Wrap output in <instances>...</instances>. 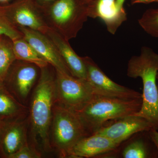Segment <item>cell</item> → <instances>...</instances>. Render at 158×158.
<instances>
[{
    "label": "cell",
    "instance_id": "obj_32",
    "mask_svg": "<svg viewBox=\"0 0 158 158\" xmlns=\"http://www.w3.org/2000/svg\"></svg>",
    "mask_w": 158,
    "mask_h": 158
},
{
    "label": "cell",
    "instance_id": "obj_25",
    "mask_svg": "<svg viewBox=\"0 0 158 158\" xmlns=\"http://www.w3.org/2000/svg\"><path fill=\"white\" fill-rule=\"evenodd\" d=\"M40 8H45L49 6L56 0H33Z\"/></svg>",
    "mask_w": 158,
    "mask_h": 158
},
{
    "label": "cell",
    "instance_id": "obj_6",
    "mask_svg": "<svg viewBox=\"0 0 158 158\" xmlns=\"http://www.w3.org/2000/svg\"><path fill=\"white\" fill-rule=\"evenodd\" d=\"M55 71L56 104L75 112L81 110L94 95L89 83L70 74Z\"/></svg>",
    "mask_w": 158,
    "mask_h": 158
},
{
    "label": "cell",
    "instance_id": "obj_23",
    "mask_svg": "<svg viewBox=\"0 0 158 158\" xmlns=\"http://www.w3.org/2000/svg\"><path fill=\"white\" fill-rule=\"evenodd\" d=\"M150 137L155 144L158 151V131L154 128H152L148 131Z\"/></svg>",
    "mask_w": 158,
    "mask_h": 158
},
{
    "label": "cell",
    "instance_id": "obj_16",
    "mask_svg": "<svg viewBox=\"0 0 158 158\" xmlns=\"http://www.w3.org/2000/svg\"><path fill=\"white\" fill-rule=\"evenodd\" d=\"M28 109L5 87L0 88V119L5 121L25 118Z\"/></svg>",
    "mask_w": 158,
    "mask_h": 158
},
{
    "label": "cell",
    "instance_id": "obj_9",
    "mask_svg": "<svg viewBox=\"0 0 158 158\" xmlns=\"http://www.w3.org/2000/svg\"><path fill=\"white\" fill-rule=\"evenodd\" d=\"M9 22L16 27H26L45 34L49 28L41 8L33 0H16L10 6L2 8Z\"/></svg>",
    "mask_w": 158,
    "mask_h": 158
},
{
    "label": "cell",
    "instance_id": "obj_5",
    "mask_svg": "<svg viewBox=\"0 0 158 158\" xmlns=\"http://www.w3.org/2000/svg\"><path fill=\"white\" fill-rule=\"evenodd\" d=\"M89 135L75 112L55 104L51 127V143L59 157L68 158L74 146Z\"/></svg>",
    "mask_w": 158,
    "mask_h": 158
},
{
    "label": "cell",
    "instance_id": "obj_10",
    "mask_svg": "<svg viewBox=\"0 0 158 158\" xmlns=\"http://www.w3.org/2000/svg\"><path fill=\"white\" fill-rule=\"evenodd\" d=\"M152 128H153L152 125L145 118L133 114L116 119L115 122L102 127L94 134L107 137L120 145L133 135L148 131Z\"/></svg>",
    "mask_w": 158,
    "mask_h": 158
},
{
    "label": "cell",
    "instance_id": "obj_21",
    "mask_svg": "<svg viewBox=\"0 0 158 158\" xmlns=\"http://www.w3.org/2000/svg\"><path fill=\"white\" fill-rule=\"evenodd\" d=\"M0 36H6L12 40L23 37L20 31L9 22L2 8H0Z\"/></svg>",
    "mask_w": 158,
    "mask_h": 158
},
{
    "label": "cell",
    "instance_id": "obj_17",
    "mask_svg": "<svg viewBox=\"0 0 158 158\" xmlns=\"http://www.w3.org/2000/svg\"><path fill=\"white\" fill-rule=\"evenodd\" d=\"M122 154L124 158H158L157 149L152 141L148 131L145 132L143 138L128 144Z\"/></svg>",
    "mask_w": 158,
    "mask_h": 158
},
{
    "label": "cell",
    "instance_id": "obj_18",
    "mask_svg": "<svg viewBox=\"0 0 158 158\" xmlns=\"http://www.w3.org/2000/svg\"><path fill=\"white\" fill-rule=\"evenodd\" d=\"M12 44L16 60L33 63L40 69L49 65L23 37L12 40Z\"/></svg>",
    "mask_w": 158,
    "mask_h": 158
},
{
    "label": "cell",
    "instance_id": "obj_22",
    "mask_svg": "<svg viewBox=\"0 0 158 158\" xmlns=\"http://www.w3.org/2000/svg\"><path fill=\"white\" fill-rule=\"evenodd\" d=\"M41 155L35 148L29 144H26L18 151L10 156V158H40Z\"/></svg>",
    "mask_w": 158,
    "mask_h": 158
},
{
    "label": "cell",
    "instance_id": "obj_1",
    "mask_svg": "<svg viewBox=\"0 0 158 158\" xmlns=\"http://www.w3.org/2000/svg\"><path fill=\"white\" fill-rule=\"evenodd\" d=\"M46 67L40 73L33 91L30 109V121L34 141L42 145L46 152L52 149L50 132L53 110L56 101V71Z\"/></svg>",
    "mask_w": 158,
    "mask_h": 158
},
{
    "label": "cell",
    "instance_id": "obj_11",
    "mask_svg": "<svg viewBox=\"0 0 158 158\" xmlns=\"http://www.w3.org/2000/svg\"><path fill=\"white\" fill-rule=\"evenodd\" d=\"M18 29L21 32L23 37L50 65L55 69L71 74L56 48L47 36L39 31L28 28Z\"/></svg>",
    "mask_w": 158,
    "mask_h": 158
},
{
    "label": "cell",
    "instance_id": "obj_8",
    "mask_svg": "<svg viewBox=\"0 0 158 158\" xmlns=\"http://www.w3.org/2000/svg\"><path fill=\"white\" fill-rule=\"evenodd\" d=\"M14 62L4 80V86L19 101L24 104L37 81L39 67L21 60H16Z\"/></svg>",
    "mask_w": 158,
    "mask_h": 158
},
{
    "label": "cell",
    "instance_id": "obj_15",
    "mask_svg": "<svg viewBox=\"0 0 158 158\" xmlns=\"http://www.w3.org/2000/svg\"><path fill=\"white\" fill-rule=\"evenodd\" d=\"M95 17L104 22L109 33L114 34L122 24L127 19V13L116 9V0H98L95 8Z\"/></svg>",
    "mask_w": 158,
    "mask_h": 158
},
{
    "label": "cell",
    "instance_id": "obj_30",
    "mask_svg": "<svg viewBox=\"0 0 158 158\" xmlns=\"http://www.w3.org/2000/svg\"><path fill=\"white\" fill-rule=\"evenodd\" d=\"M10 1V0H0V2L1 3H5L6 2H8V1Z\"/></svg>",
    "mask_w": 158,
    "mask_h": 158
},
{
    "label": "cell",
    "instance_id": "obj_4",
    "mask_svg": "<svg viewBox=\"0 0 158 158\" xmlns=\"http://www.w3.org/2000/svg\"><path fill=\"white\" fill-rule=\"evenodd\" d=\"M41 9L49 27L68 41L77 37L90 17V6L85 0H56Z\"/></svg>",
    "mask_w": 158,
    "mask_h": 158
},
{
    "label": "cell",
    "instance_id": "obj_26",
    "mask_svg": "<svg viewBox=\"0 0 158 158\" xmlns=\"http://www.w3.org/2000/svg\"><path fill=\"white\" fill-rule=\"evenodd\" d=\"M125 0H116V9L119 12L122 13H126L123 5Z\"/></svg>",
    "mask_w": 158,
    "mask_h": 158
},
{
    "label": "cell",
    "instance_id": "obj_28",
    "mask_svg": "<svg viewBox=\"0 0 158 158\" xmlns=\"http://www.w3.org/2000/svg\"><path fill=\"white\" fill-rule=\"evenodd\" d=\"M6 122V121H3L0 119V141H1V137H2V134L3 130H4Z\"/></svg>",
    "mask_w": 158,
    "mask_h": 158
},
{
    "label": "cell",
    "instance_id": "obj_14",
    "mask_svg": "<svg viewBox=\"0 0 158 158\" xmlns=\"http://www.w3.org/2000/svg\"><path fill=\"white\" fill-rule=\"evenodd\" d=\"M119 146L107 137L94 134L80 140L70 151L68 157H93L113 151Z\"/></svg>",
    "mask_w": 158,
    "mask_h": 158
},
{
    "label": "cell",
    "instance_id": "obj_24",
    "mask_svg": "<svg viewBox=\"0 0 158 158\" xmlns=\"http://www.w3.org/2000/svg\"><path fill=\"white\" fill-rule=\"evenodd\" d=\"M90 6V18L96 19L95 17V8L98 0H85Z\"/></svg>",
    "mask_w": 158,
    "mask_h": 158
},
{
    "label": "cell",
    "instance_id": "obj_3",
    "mask_svg": "<svg viewBox=\"0 0 158 158\" xmlns=\"http://www.w3.org/2000/svg\"><path fill=\"white\" fill-rule=\"evenodd\" d=\"M142 103V99H126L94 95L83 109L75 113L90 135L108 121L138 113Z\"/></svg>",
    "mask_w": 158,
    "mask_h": 158
},
{
    "label": "cell",
    "instance_id": "obj_2",
    "mask_svg": "<svg viewBox=\"0 0 158 158\" xmlns=\"http://www.w3.org/2000/svg\"><path fill=\"white\" fill-rule=\"evenodd\" d=\"M158 54L148 47L141 48L140 55L132 57L128 63L127 76L141 78L143 83L142 106L135 115L145 118L158 131Z\"/></svg>",
    "mask_w": 158,
    "mask_h": 158
},
{
    "label": "cell",
    "instance_id": "obj_27",
    "mask_svg": "<svg viewBox=\"0 0 158 158\" xmlns=\"http://www.w3.org/2000/svg\"><path fill=\"white\" fill-rule=\"evenodd\" d=\"M158 2V0H131L132 5H135L138 3L149 4V3Z\"/></svg>",
    "mask_w": 158,
    "mask_h": 158
},
{
    "label": "cell",
    "instance_id": "obj_12",
    "mask_svg": "<svg viewBox=\"0 0 158 158\" xmlns=\"http://www.w3.org/2000/svg\"><path fill=\"white\" fill-rule=\"evenodd\" d=\"M28 123L25 118L6 121L0 141V156L10 158L28 144Z\"/></svg>",
    "mask_w": 158,
    "mask_h": 158
},
{
    "label": "cell",
    "instance_id": "obj_29",
    "mask_svg": "<svg viewBox=\"0 0 158 158\" xmlns=\"http://www.w3.org/2000/svg\"><path fill=\"white\" fill-rule=\"evenodd\" d=\"M4 80L0 77V88L4 86Z\"/></svg>",
    "mask_w": 158,
    "mask_h": 158
},
{
    "label": "cell",
    "instance_id": "obj_20",
    "mask_svg": "<svg viewBox=\"0 0 158 158\" xmlns=\"http://www.w3.org/2000/svg\"><path fill=\"white\" fill-rule=\"evenodd\" d=\"M138 23L147 34L158 38V9H148L138 19Z\"/></svg>",
    "mask_w": 158,
    "mask_h": 158
},
{
    "label": "cell",
    "instance_id": "obj_7",
    "mask_svg": "<svg viewBox=\"0 0 158 158\" xmlns=\"http://www.w3.org/2000/svg\"><path fill=\"white\" fill-rule=\"evenodd\" d=\"M87 78L94 95L126 99H142V94L113 81L90 57H83Z\"/></svg>",
    "mask_w": 158,
    "mask_h": 158
},
{
    "label": "cell",
    "instance_id": "obj_13",
    "mask_svg": "<svg viewBox=\"0 0 158 158\" xmlns=\"http://www.w3.org/2000/svg\"><path fill=\"white\" fill-rule=\"evenodd\" d=\"M44 34L53 43L71 74L76 77L86 80V66L83 57L77 55L69 41L49 27Z\"/></svg>",
    "mask_w": 158,
    "mask_h": 158
},
{
    "label": "cell",
    "instance_id": "obj_19",
    "mask_svg": "<svg viewBox=\"0 0 158 158\" xmlns=\"http://www.w3.org/2000/svg\"><path fill=\"white\" fill-rule=\"evenodd\" d=\"M16 60L12 40H6L0 36V77L4 81L9 69Z\"/></svg>",
    "mask_w": 158,
    "mask_h": 158
},
{
    "label": "cell",
    "instance_id": "obj_31",
    "mask_svg": "<svg viewBox=\"0 0 158 158\" xmlns=\"http://www.w3.org/2000/svg\"><path fill=\"white\" fill-rule=\"evenodd\" d=\"M157 88H158V72L157 73Z\"/></svg>",
    "mask_w": 158,
    "mask_h": 158
}]
</instances>
